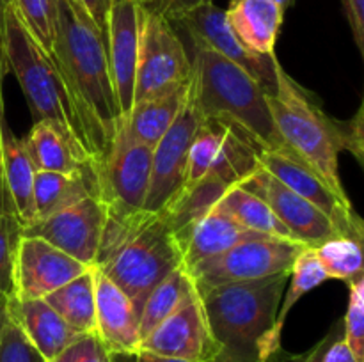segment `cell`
I'll return each instance as SVG.
<instances>
[{
	"mask_svg": "<svg viewBox=\"0 0 364 362\" xmlns=\"http://www.w3.org/2000/svg\"><path fill=\"white\" fill-rule=\"evenodd\" d=\"M53 62L63 73L96 151V177L123 126L109 70L107 41L80 0H57Z\"/></svg>",
	"mask_w": 364,
	"mask_h": 362,
	"instance_id": "1",
	"label": "cell"
},
{
	"mask_svg": "<svg viewBox=\"0 0 364 362\" xmlns=\"http://www.w3.org/2000/svg\"><path fill=\"white\" fill-rule=\"evenodd\" d=\"M183 248L164 213L109 208L95 268L124 291L137 314L153 287L181 266Z\"/></svg>",
	"mask_w": 364,
	"mask_h": 362,
	"instance_id": "2",
	"label": "cell"
},
{
	"mask_svg": "<svg viewBox=\"0 0 364 362\" xmlns=\"http://www.w3.org/2000/svg\"><path fill=\"white\" fill-rule=\"evenodd\" d=\"M274 126L284 148L315 170L333 192L348 199L340 177L341 151H350L363 163V106L348 121L323 112L318 99L277 67L276 91L267 94Z\"/></svg>",
	"mask_w": 364,
	"mask_h": 362,
	"instance_id": "3",
	"label": "cell"
},
{
	"mask_svg": "<svg viewBox=\"0 0 364 362\" xmlns=\"http://www.w3.org/2000/svg\"><path fill=\"white\" fill-rule=\"evenodd\" d=\"M4 53L31 106L32 119L52 124L75 153L96 172V151L80 109L52 57L43 52L13 2L4 18Z\"/></svg>",
	"mask_w": 364,
	"mask_h": 362,
	"instance_id": "4",
	"label": "cell"
},
{
	"mask_svg": "<svg viewBox=\"0 0 364 362\" xmlns=\"http://www.w3.org/2000/svg\"><path fill=\"white\" fill-rule=\"evenodd\" d=\"M290 272L231 283L199 293L213 339L215 362H263Z\"/></svg>",
	"mask_w": 364,
	"mask_h": 362,
	"instance_id": "5",
	"label": "cell"
},
{
	"mask_svg": "<svg viewBox=\"0 0 364 362\" xmlns=\"http://www.w3.org/2000/svg\"><path fill=\"white\" fill-rule=\"evenodd\" d=\"M187 50L192 60V96L203 117L238 128L263 151L283 149L265 89L247 71L219 53L191 43Z\"/></svg>",
	"mask_w": 364,
	"mask_h": 362,
	"instance_id": "6",
	"label": "cell"
},
{
	"mask_svg": "<svg viewBox=\"0 0 364 362\" xmlns=\"http://www.w3.org/2000/svg\"><path fill=\"white\" fill-rule=\"evenodd\" d=\"M262 151L238 128L213 117H203L188 151L183 188L201 181H217L228 187L242 185L259 169Z\"/></svg>",
	"mask_w": 364,
	"mask_h": 362,
	"instance_id": "7",
	"label": "cell"
},
{
	"mask_svg": "<svg viewBox=\"0 0 364 362\" xmlns=\"http://www.w3.org/2000/svg\"><path fill=\"white\" fill-rule=\"evenodd\" d=\"M306 248L301 241L262 236L245 240L230 251L205 259L187 270L198 293L231 283L267 279L291 272L295 259Z\"/></svg>",
	"mask_w": 364,
	"mask_h": 362,
	"instance_id": "8",
	"label": "cell"
},
{
	"mask_svg": "<svg viewBox=\"0 0 364 362\" xmlns=\"http://www.w3.org/2000/svg\"><path fill=\"white\" fill-rule=\"evenodd\" d=\"M191 80V53L180 32L162 14L141 6L134 103Z\"/></svg>",
	"mask_w": 364,
	"mask_h": 362,
	"instance_id": "9",
	"label": "cell"
},
{
	"mask_svg": "<svg viewBox=\"0 0 364 362\" xmlns=\"http://www.w3.org/2000/svg\"><path fill=\"white\" fill-rule=\"evenodd\" d=\"M171 23L176 27L178 32L187 35L191 45L212 50L247 71L265 89L267 94L276 91L277 67L281 66L277 57L256 55L245 48L230 28L226 11L217 7L212 0L194 7Z\"/></svg>",
	"mask_w": 364,
	"mask_h": 362,
	"instance_id": "10",
	"label": "cell"
},
{
	"mask_svg": "<svg viewBox=\"0 0 364 362\" xmlns=\"http://www.w3.org/2000/svg\"><path fill=\"white\" fill-rule=\"evenodd\" d=\"M153 149L119 128L98 169V195L119 212L144 208L151 177Z\"/></svg>",
	"mask_w": 364,
	"mask_h": 362,
	"instance_id": "11",
	"label": "cell"
},
{
	"mask_svg": "<svg viewBox=\"0 0 364 362\" xmlns=\"http://www.w3.org/2000/svg\"><path fill=\"white\" fill-rule=\"evenodd\" d=\"M109 219V206L100 195H89L73 206L23 227V236L48 241L87 266H95Z\"/></svg>",
	"mask_w": 364,
	"mask_h": 362,
	"instance_id": "12",
	"label": "cell"
},
{
	"mask_svg": "<svg viewBox=\"0 0 364 362\" xmlns=\"http://www.w3.org/2000/svg\"><path fill=\"white\" fill-rule=\"evenodd\" d=\"M259 167L287 185L290 190L304 197L313 206L326 213L336 226L340 236L352 238L363 243V220L352 208L350 199H343L329 188V185L309 169L294 151L288 148L259 153Z\"/></svg>",
	"mask_w": 364,
	"mask_h": 362,
	"instance_id": "13",
	"label": "cell"
},
{
	"mask_svg": "<svg viewBox=\"0 0 364 362\" xmlns=\"http://www.w3.org/2000/svg\"><path fill=\"white\" fill-rule=\"evenodd\" d=\"M201 121L203 114L192 96L191 87V98L183 112L153 148L149 190L142 208L144 212L164 213L181 192L187 174L188 151Z\"/></svg>",
	"mask_w": 364,
	"mask_h": 362,
	"instance_id": "14",
	"label": "cell"
},
{
	"mask_svg": "<svg viewBox=\"0 0 364 362\" xmlns=\"http://www.w3.org/2000/svg\"><path fill=\"white\" fill-rule=\"evenodd\" d=\"M139 351L183 362H215L219 344L213 339L199 295L155 327L141 341Z\"/></svg>",
	"mask_w": 364,
	"mask_h": 362,
	"instance_id": "15",
	"label": "cell"
},
{
	"mask_svg": "<svg viewBox=\"0 0 364 362\" xmlns=\"http://www.w3.org/2000/svg\"><path fill=\"white\" fill-rule=\"evenodd\" d=\"M91 266L77 261L48 241L36 236H21L14 258L13 298H45Z\"/></svg>",
	"mask_w": 364,
	"mask_h": 362,
	"instance_id": "16",
	"label": "cell"
},
{
	"mask_svg": "<svg viewBox=\"0 0 364 362\" xmlns=\"http://www.w3.org/2000/svg\"><path fill=\"white\" fill-rule=\"evenodd\" d=\"M245 190L262 197L277 219L284 224L291 236L309 248L320 247L326 241L340 236L333 220L316 206L306 201L279 180L259 167L251 177L240 185Z\"/></svg>",
	"mask_w": 364,
	"mask_h": 362,
	"instance_id": "17",
	"label": "cell"
},
{
	"mask_svg": "<svg viewBox=\"0 0 364 362\" xmlns=\"http://www.w3.org/2000/svg\"><path fill=\"white\" fill-rule=\"evenodd\" d=\"M141 4L137 0L112 2L107 25V55L114 94L123 123L134 106L135 75L139 59Z\"/></svg>",
	"mask_w": 364,
	"mask_h": 362,
	"instance_id": "18",
	"label": "cell"
},
{
	"mask_svg": "<svg viewBox=\"0 0 364 362\" xmlns=\"http://www.w3.org/2000/svg\"><path fill=\"white\" fill-rule=\"evenodd\" d=\"M95 268V266H92ZM96 334L112 355L134 357L141 346L139 314L130 298L95 268Z\"/></svg>",
	"mask_w": 364,
	"mask_h": 362,
	"instance_id": "19",
	"label": "cell"
},
{
	"mask_svg": "<svg viewBox=\"0 0 364 362\" xmlns=\"http://www.w3.org/2000/svg\"><path fill=\"white\" fill-rule=\"evenodd\" d=\"M7 316L46 362L80 336L46 304L45 298L18 300L11 297L7 300Z\"/></svg>",
	"mask_w": 364,
	"mask_h": 362,
	"instance_id": "20",
	"label": "cell"
},
{
	"mask_svg": "<svg viewBox=\"0 0 364 362\" xmlns=\"http://www.w3.org/2000/svg\"><path fill=\"white\" fill-rule=\"evenodd\" d=\"M262 236L263 234L245 229L233 216L215 204L201 219L196 220L191 229L185 233L181 240V248H183L181 266L191 270L192 266L213 256L223 254L242 241Z\"/></svg>",
	"mask_w": 364,
	"mask_h": 362,
	"instance_id": "21",
	"label": "cell"
},
{
	"mask_svg": "<svg viewBox=\"0 0 364 362\" xmlns=\"http://www.w3.org/2000/svg\"><path fill=\"white\" fill-rule=\"evenodd\" d=\"M284 9L274 0H231L226 20L238 41L256 55L276 57Z\"/></svg>",
	"mask_w": 364,
	"mask_h": 362,
	"instance_id": "22",
	"label": "cell"
},
{
	"mask_svg": "<svg viewBox=\"0 0 364 362\" xmlns=\"http://www.w3.org/2000/svg\"><path fill=\"white\" fill-rule=\"evenodd\" d=\"M192 80L180 84L149 98L139 99L132 106L124 128L135 141L155 148L166 131L173 126L191 98Z\"/></svg>",
	"mask_w": 364,
	"mask_h": 362,
	"instance_id": "23",
	"label": "cell"
},
{
	"mask_svg": "<svg viewBox=\"0 0 364 362\" xmlns=\"http://www.w3.org/2000/svg\"><path fill=\"white\" fill-rule=\"evenodd\" d=\"M0 170L21 226H28L34 222L32 188L38 170L25 149L23 141L14 135L6 119L0 123Z\"/></svg>",
	"mask_w": 364,
	"mask_h": 362,
	"instance_id": "24",
	"label": "cell"
},
{
	"mask_svg": "<svg viewBox=\"0 0 364 362\" xmlns=\"http://www.w3.org/2000/svg\"><path fill=\"white\" fill-rule=\"evenodd\" d=\"M89 195H98V180L92 172L68 176V174L38 170L32 188L34 220L46 219L60 209L70 208Z\"/></svg>",
	"mask_w": 364,
	"mask_h": 362,
	"instance_id": "25",
	"label": "cell"
},
{
	"mask_svg": "<svg viewBox=\"0 0 364 362\" xmlns=\"http://www.w3.org/2000/svg\"><path fill=\"white\" fill-rule=\"evenodd\" d=\"M21 141L36 170L68 174V176L92 172L96 176L95 169L71 149V146L64 141L63 135L52 124L45 121H36L27 137Z\"/></svg>",
	"mask_w": 364,
	"mask_h": 362,
	"instance_id": "26",
	"label": "cell"
},
{
	"mask_svg": "<svg viewBox=\"0 0 364 362\" xmlns=\"http://www.w3.org/2000/svg\"><path fill=\"white\" fill-rule=\"evenodd\" d=\"M198 290L194 286V280L188 275L183 266H178L176 270L169 273L164 280H160L148 298L144 300L139 314V336L141 341L151 332L155 327H159L164 319L183 307L185 304L198 297Z\"/></svg>",
	"mask_w": 364,
	"mask_h": 362,
	"instance_id": "27",
	"label": "cell"
},
{
	"mask_svg": "<svg viewBox=\"0 0 364 362\" xmlns=\"http://www.w3.org/2000/svg\"><path fill=\"white\" fill-rule=\"evenodd\" d=\"M45 302L77 332H96L95 268L91 266L87 272L46 295Z\"/></svg>",
	"mask_w": 364,
	"mask_h": 362,
	"instance_id": "28",
	"label": "cell"
},
{
	"mask_svg": "<svg viewBox=\"0 0 364 362\" xmlns=\"http://www.w3.org/2000/svg\"><path fill=\"white\" fill-rule=\"evenodd\" d=\"M217 206H220L228 215L233 216L245 229L255 231V233L263 234V236L295 240L290 231L284 227V224L277 219L276 213L270 209V206L262 197L245 190L240 185L231 187L217 201Z\"/></svg>",
	"mask_w": 364,
	"mask_h": 362,
	"instance_id": "29",
	"label": "cell"
},
{
	"mask_svg": "<svg viewBox=\"0 0 364 362\" xmlns=\"http://www.w3.org/2000/svg\"><path fill=\"white\" fill-rule=\"evenodd\" d=\"M290 287H288L287 293H283L281 298L279 309H277L276 314V323H274V329L270 332L269 343H267V355L272 353L274 350L281 346V334H283V327L287 323L288 314L294 309V305L304 297L306 293H309L311 290H315L316 286L323 284L327 280L326 272H323L322 265L316 259L315 248L306 247L301 254L295 259L294 266H291L290 272Z\"/></svg>",
	"mask_w": 364,
	"mask_h": 362,
	"instance_id": "30",
	"label": "cell"
},
{
	"mask_svg": "<svg viewBox=\"0 0 364 362\" xmlns=\"http://www.w3.org/2000/svg\"><path fill=\"white\" fill-rule=\"evenodd\" d=\"M23 226L14 212L13 201L0 170V300L13 297V272L18 243L23 236Z\"/></svg>",
	"mask_w": 364,
	"mask_h": 362,
	"instance_id": "31",
	"label": "cell"
},
{
	"mask_svg": "<svg viewBox=\"0 0 364 362\" xmlns=\"http://www.w3.org/2000/svg\"><path fill=\"white\" fill-rule=\"evenodd\" d=\"M316 259L322 265L327 279L345 283L363 275V243L347 236H336L315 248Z\"/></svg>",
	"mask_w": 364,
	"mask_h": 362,
	"instance_id": "32",
	"label": "cell"
},
{
	"mask_svg": "<svg viewBox=\"0 0 364 362\" xmlns=\"http://www.w3.org/2000/svg\"><path fill=\"white\" fill-rule=\"evenodd\" d=\"M43 52L52 57L57 35V0H11Z\"/></svg>",
	"mask_w": 364,
	"mask_h": 362,
	"instance_id": "33",
	"label": "cell"
},
{
	"mask_svg": "<svg viewBox=\"0 0 364 362\" xmlns=\"http://www.w3.org/2000/svg\"><path fill=\"white\" fill-rule=\"evenodd\" d=\"M348 284V307L343 322V341L352 353L364 362V275Z\"/></svg>",
	"mask_w": 364,
	"mask_h": 362,
	"instance_id": "34",
	"label": "cell"
},
{
	"mask_svg": "<svg viewBox=\"0 0 364 362\" xmlns=\"http://www.w3.org/2000/svg\"><path fill=\"white\" fill-rule=\"evenodd\" d=\"M50 362H114V355L96 332L80 334Z\"/></svg>",
	"mask_w": 364,
	"mask_h": 362,
	"instance_id": "35",
	"label": "cell"
},
{
	"mask_svg": "<svg viewBox=\"0 0 364 362\" xmlns=\"http://www.w3.org/2000/svg\"><path fill=\"white\" fill-rule=\"evenodd\" d=\"M0 362H46L9 316L0 332Z\"/></svg>",
	"mask_w": 364,
	"mask_h": 362,
	"instance_id": "36",
	"label": "cell"
},
{
	"mask_svg": "<svg viewBox=\"0 0 364 362\" xmlns=\"http://www.w3.org/2000/svg\"><path fill=\"white\" fill-rule=\"evenodd\" d=\"M340 337H343V322L338 319L333 323V327L329 329V332L318 341L313 348H309L304 353H291V351L283 350V348H277L272 353L267 355L263 362H323L326 361V353L331 348V344L334 341H338Z\"/></svg>",
	"mask_w": 364,
	"mask_h": 362,
	"instance_id": "37",
	"label": "cell"
},
{
	"mask_svg": "<svg viewBox=\"0 0 364 362\" xmlns=\"http://www.w3.org/2000/svg\"><path fill=\"white\" fill-rule=\"evenodd\" d=\"M205 2H208V0H142L141 6L162 14L169 21H174L176 18L183 16L185 13Z\"/></svg>",
	"mask_w": 364,
	"mask_h": 362,
	"instance_id": "38",
	"label": "cell"
},
{
	"mask_svg": "<svg viewBox=\"0 0 364 362\" xmlns=\"http://www.w3.org/2000/svg\"><path fill=\"white\" fill-rule=\"evenodd\" d=\"M350 31L359 52L364 53V0H343Z\"/></svg>",
	"mask_w": 364,
	"mask_h": 362,
	"instance_id": "39",
	"label": "cell"
},
{
	"mask_svg": "<svg viewBox=\"0 0 364 362\" xmlns=\"http://www.w3.org/2000/svg\"><path fill=\"white\" fill-rule=\"evenodd\" d=\"M80 2L107 41V25H109V13L110 7H112V0H80Z\"/></svg>",
	"mask_w": 364,
	"mask_h": 362,
	"instance_id": "40",
	"label": "cell"
},
{
	"mask_svg": "<svg viewBox=\"0 0 364 362\" xmlns=\"http://www.w3.org/2000/svg\"><path fill=\"white\" fill-rule=\"evenodd\" d=\"M323 362H361V361L352 353V350L347 346L343 337H340V339L334 341V343L331 344V348L326 353V361Z\"/></svg>",
	"mask_w": 364,
	"mask_h": 362,
	"instance_id": "41",
	"label": "cell"
},
{
	"mask_svg": "<svg viewBox=\"0 0 364 362\" xmlns=\"http://www.w3.org/2000/svg\"><path fill=\"white\" fill-rule=\"evenodd\" d=\"M9 2L11 0H0V89H2L4 77H6V73L9 71L6 53H4V18H6V9Z\"/></svg>",
	"mask_w": 364,
	"mask_h": 362,
	"instance_id": "42",
	"label": "cell"
},
{
	"mask_svg": "<svg viewBox=\"0 0 364 362\" xmlns=\"http://www.w3.org/2000/svg\"><path fill=\"white\" fill-rule=\"evenodd\" d=\"M135 362H183V361H174V358H164L159 355L148 353V351H137L134 355Z\"/></svg>",
	"mask_w": 364,
	"mask_h": 362,
	"instance_id": "43",
	"label": "cell"
},
{
	"mask_svg": "<svg viewBox=\"0 0 364 362\" xmlns=\"http://www.w3.org/2000/svg\"><path fill=\"white\" fill-rule=\"evenodd\" d=\"M7 322V300H0V332Z\"/></svg>",
	"mask_w": 364,
	"mask_h": 362,
	"instance_id": "44",
	"label": "cell"
},
{
	"mask_svg": "<svg viewBox=\"0 0 364 362\" xmlns=\"http://www.w3.org/2000/svg\"><path fill=\"white\" fill-rule=\"evenodd\" d=\"M274 2H276V4H279V6H281V7H283V9H284V11H287V9H288V7H290V6H291V4H294V2H295V0H274Z\"/></svg>",
	"mask_w": 364,
	"mask_h": 362,
	"instance_id": "45",
	"label": "cell"
},
{
	"mask_svg": "<svg viewBox=\"0 0 364 362\" xmlns=\"http://www.w3.org/2000/svg\"><path fill=\"white\" fill-rule=\"evenodd\" d=\"M4 121V102H2V89H0V123Z\"/></svg>",
	"mask_w": 364,
	"mask_h": 362,
	"instance_id": "46",
	"label": "cell"
},
{
	"mask_svg": "<svg viewBox=\"0 0 364 362\" xmlns=\"http://www.w3.org/2000/svg\"><path fill=\"white\" fill-rule=\"evenodd\" d=\"M112 2H121V0H112ZM137 2H139V4H141V2H142V0H137Z\"/></svg>",
	"mask_w": 364,
	"mask_h": 362,
	"instance_id": "47",
	"label": "cell"
}]
</instances>
